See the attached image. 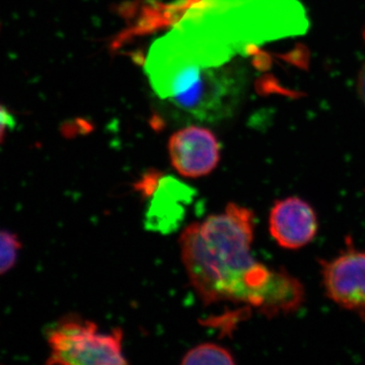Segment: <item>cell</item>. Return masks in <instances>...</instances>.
I'll return each instance as SVG.
<instances>
[{
  "label": "cell",
  "mask_w": 365,
  "mask_h": 365,
  "mask_svg": "<svg viewBox=\"0 0 365 365\" xmlns=\"http://www.w3.org/2000/svg\"><path fill=\"white\" fill-rule=\"evenodd\" d=\"M148 74L158 97L200 122L232 114L239 86L225 61L184 32L158 40L148 60Z\"/></svg>",
  "instance_id": "cell-1"
},
{
  "label": "cell",
  "mask_w": 365,
  "mask_h": 365,
  "mask_svg": "<svg viewBox=\"0 0 365 365\" xmlns=\"http://www.w3.org/2000/svg\"><path fill=\"white\" fill-rule=\"evenodd\" d=\"M200 230L220 274L222 302L249 304L264 268L252 255L253 212L230 203L222 213L200 223Z\"/></svg>",
  "instance_id": "cell-2"
},
{
  "label": "cell",
  "mask_w": 365,
  "mask_h": 365,
  "mask_svg": "<svg viewBox=\"0 0 365 365\" xmlns=\"http://www.w3.org/2000/svg\"><path fill=\"white\" fill-rule=\"evenodd\" d=\"M49 344L48 364H127L123 354V332L113 329L101 332L93 322L71 314L58 319L46 333Z\"/></svg>",
  "instance_id": "cell-3"
},
{
  "label": "cell",
  "mask_w": 365,
  "mask_h": 365,
  "mask_svg": "<svg viewBox=\"0 0 365 365\" xmlns=\"http://www.w3.org/2000/svg\"><path fill=\"white\" fill-rule=\"evenodd\" d=\"M327 297L347 311L365 314V252L348 248L322 263Z\"/></svg>",
  "instance_id": "cell-4"
},
{
  "label": "cell",
  "mask_w": 365,
  "mask_h": 365,
  "mask_svg": "<svg viewBox=\"0 0 365 365\" xmlns=\"http://www.w3.org/2000/svg\"><path fill=\"white\" fill-rule=\"evenodd\" d=\"M168 148L173 167L185 178L207 176L220 163V143L203 127L189 126L177 131L170 137Z\"/></svg>",
  "instance_id": "cell-5"
},
{
  "label": "cell",
  "mask_w": 365,
  "mask_h": 365,
  "mask_svg": "<svg viewBox=\"0 0 365 365\" xmlns=\"http://www.w3.org/2000/svg\"><path fill=\"white\" fill-rule=\"evenodd\" d=\"M319 222L314 208L299 197H287L274 204L269 215V230L282 248H304L318 234Z\"/></svg>",
  "instance_id": "cell-6"
},
{
  "label": "cell",
  "mask_w": 365,
  "mask_h": 365,
  "mask_svg": "<svg viewBox=\"0 0 365 365\" xmlns=\"http://www.w3.org/2000/svg\"><path fill=\"white\" fill-rule=\"evenodd\" d=\"M180 247L190 281L204 304L222 302L220 275L201 234L200 223H191L182 230Z\"/></svg>",
  "instance_id": "cell-7"
},
{
  "label": "cell",
  "mask_w": 365,
  "mask_h": 365,
  "mask_svg": "<svg viewBox=\"0 0 365 365\" xmlns=\"http://www.w3.org/2000/svg\"><path fill=\"white\" fill-rule=\"evenodd\" d=\"M194 190L176 178L160 177L155 191L148 199L145 227L160 234H170L181 225L192 202Z\"/></svg>",
  "instance_id": "cell-8"
},
{
  "label": "cell",
  "mask_w": 365,
  "mask_h": 365,
  "mask_svg": "<svg viewBox=\"0 0 365 365\" xmlns=\"http://www.w3.org/2000/svg\"><path fill=\"white\" fill-rule=\"evenodd\" d=\"M234 355L222 346L215 343H203L192 348L184 355L182 364L188 365H232Z\"/></svg>",
  "instance_id": "cell-9"
},
{
  "label": "cell",
  "mask_w": 365,
  "mask_h": 365,
  "mask_svg": "<svg viewBox=\"0 0 365 365\" xmlns=\"http://www.w3.org/2000/svg\"><path fill=\"white\" fill-rule=\"evenodd\" d=\"M21 249L20 237L11 230H0V275L16 266Z\"/></svg>",
  "instance_id": "cell-10"
},
{
  "label": "cell",
  "mask_w": 365,
  "mask_h": 365,
  "mask_svg": "<svg viewBox=\"0 0 365 365\" xmlns=\"http://www.w3.org/2000/svg\"><path fill=\"white\" fill-rule=\"evenodd\" d=\"M14 124L13 116L4 106L0 104V145L6 140L7 131Z\"/></svg>",
  "instance_id": "cell-11"
},
{
  "label": "cell",
  "mask_w": 365,
  "mask_h": 365,
  "mask_svg": "<svg viewBox=\"0 0 365 365\" xmlns=\"http://www.w3.org/2000/svg\"><path fill=\"white\" fill-rule=\"evenodd\" d=\"M357 90L360 98L364 100L365 104V64L359 72V79H357Z\"/></svg>",
  "instance_id": "cell-12"
},
{
  "label": "cell",
  "mask_w": 365,
  "mask_h": 365,
  "mask_svg": "<svg viewBox=\"0 0 365 365\" xmlns=\"http://www.w3.org/2000/svg\"><path fill=\"white\" fill-rule=\"evenodd\" d=\"M364 37H365V32H364Z\"/></svg>",
  "instance_id": "cell-13"
}]
</instances>
